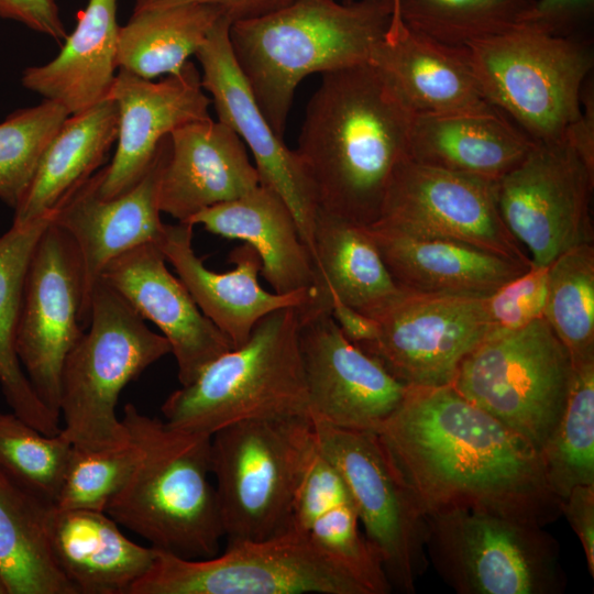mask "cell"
<instances>
[{"mask_svg":"<svg viewBox=\"0 0 594 594\" xmlns=\"http://www.w3.org/2000/svg\"><path fill=\"white\" fill-rule=\"evenodd\" d=\"M376 433L425 516L465 508L544 527L561 515L540 452L451 385L408 386Z\"/></svg>","mask_w":594,"mask_h":594,"instance_id":"1","label":"cell"},{"mask_svg":"<svg viewBox=\"0 0 594 594\" xmlns=\"http://www.w3.org/2000/svg\"><path fill=\"white\" fill-rule=\"evenodd\" d=\"M415 114L370 64L321 74L295 150L318 209L375 223Z\"/></svg>","mask_w":594,"mask_h":594,"instance_id":"2","label":"cell"},{"mask_svg":"<svg viewBox=\"0 0 594 594\" xmlns=\"http://www.w3.org/2000/svg\"><path fill=\"white\" fill-rule=\"evenodd\" d=\"M393 16L394 0H296L231 23L234 59L280 139L299 84L316 73L369 63Z\"/></svg>","mask_w":594,"mask_h":594,"instance_id":"3","label":"cell"},{"mask_svg":"<svg viewBox=\"0 0 594 594\" xmlns=\"http://www.w3.org/2000/svg\"><path fill=\"white\" fill-rule=\"evenodd\" d=\"M121 420L143 455L105 512L156 550L193 560L217 556L224 529L209 480L211 436L170 428L130 403Z\"/></svg>","mask_w":594,"mask_h":594,"instance_id":"4","label":"cell"},{"mask_svg":"<svg viewBox=\"0 0 594 594\" xmlns=\"http://www.w3.org/2000/svg\"><path fill=\"white\" fill-rule=\"evenodd\" d=\"M298 328L296 307L264 316L245 343L216 358L165 399V422L211 436L241 420L309 416Z\"/></svg>","mask_w":594,"mask_h":594,"instance_id":"5","label":"cell"},{"mask_svg":"<svg viewBox=\"0 0 594 594\" xmlns=\"http://www.w3.org/2000/svg\"><path fill=\"white\" fill-rule=\"evenodd\" d=\"M316 449L309 416L241 420L211 435L210 471L228 544L290 530L295 495Z\"/></svg>","mask_w":594,"mask_h":594,"instance_id":"6","label":"cell"},{"mask_svg":"<svg viewBox=\"0 0 594 594\" xmlns=\"http://www.w3.org/2000/svg\"><path fill=\"white\" fill-rule=\"evenodd\" d=\"M87 329L64 363L59 402L64 426L59 435L74 447L101 449L129 440L116 413L120 393L170 353V345L101 279L91 294Z\"/></svg>","mask_w":594,"mask_h":594,"instance_id":"7","label":"cell"},{"mask_svg":"<svg viewBox=\"0 0 594 594\" xmlns=\"http://www.w3.org/2000/svg\"><path fill=\"white\" fill-rule=\"evenodd\" d=\"M466 47L493 107L536 143L565 139L581 114L583 87L594 64L588 42L519 23Z\"/></svg>","mask_w":594,"mask_h":594,"instance_id":"8","label":"cell"},{"mask_svg":"<svg viewBox=\"0 0 594 594\" xmlns=\"http://www.w3.org/2000/svg\"><path fill=\"white\" fill-rule=\"evenodd\" d=\"M571 374L566 348L541 317L516 330L492 329L451 386L540 452L562 414Z\"/></svg>","mask_w":594,"mask_h":594,"instance_id":"9","label":"cell"},{"mask_svg":"<svg viewBox=\"0 0 594 594\" xmlns=\"http://www.w3.org/2000/svg\"><path fill=\"white\" fill-rule=\"evenodd\" d=\"M426 552L460 594H558L565 588L559 544L543 526L488 512L428 514Z\"/></svg>","mask_w":594,"mask_h":594,"instance_id":"10","label":"cell"},{"mask_svg":"<svg viewBox=\"0 0 594 594\" xmlns=\"http://www.w3.org/2000/svg\"><path fill=\"white\" fill-rule=\"evenodd\" d=\"M369 594L307 534L288 530L227 544L223 553L185 559L156 550L129 594Z\"/></svg>","mask_w":594,"mask_h":594,"instance_id":"11","label":"cell"},{"mask_svg":"<svg viewBox=\"0 0 594 594\" xmlns=\"http://www.w3.org/2000/svg\"><path fill=\"white\" fill-rule=\"evenodd\" d=\"M314 425L318 447L343 477L392 588L414 593L428 565L425 515L380 436Z\"/></svg>","mask_w":594,"mask_h":594,"instance_id":"12","label":"cell"},{"mask_svg":"<svg viewBox=\"0 0 594 594\" xmlns=\"http://www.w3.org/2000/svg\"><path fill=\"white\" fill-rule=\"evenodd\" d=\"M593 187L594 169L566 138L535 143L497 182L501 217L534 265L548 266L571 248L593 243Z\"/></svg>","mask_w":594,"mask_h":594,"instance_id":"13","label":"cell"},{"mask_svg":"<svg viewBox=\"0 0 594 594\" xmlns=\"http://www.w3.org/2000/svg\"><path fill=\"white\" fill-rule=\"evenodd\" d=\"M81 301L77 248L52 221L38 239L26 270L15 350L36 395L59 418L64 363L85 332Z\"/></svg>","mask_w":594,"mask_h":594,"instance_id":"14","label":"cell"},{"mask_svg":"<svg viewBox=\"0 0 594 594\" xmlns=\"http://www.w3.org/2000/svg\"><path fill=\"white\" fill-rule=\"evenodd\" d=\"M496 188L497 182L406 157L393 174L375 223L531 262L501 217Z\"/></svg>","mask_w":594,"mask_h":594,"instance_id":"15","label":"cell"},{"mask_svg":"<svg viewBox=\"0 0 594 594\" xmlns=\"http://www.w3.org/2000/svg\"><path fill=\"white\" fill-rule=\"evenodd\" d=\"M309 416L333 427L376 432L408 386L341 331L331 309L296 307Z\"/></svg>","mask_w":594,"mask_h":594,"instance_id":"16","label":"cell"},{"mask_svg":"<svg viewBox=\"0 0 594 594\" xmlns=\"http://www.w3.org/2000/svg\"><path fill=\"white\" fill-rule=\"evenodd\" d=\"M363 348L407 386L451 385L463 359L493 329L484 298L403 292Z\"/></svg>","mask_w":594,"mask_h":594,"instance_id":"17","label":"cell"},{"mask_svg":"<svg viewBox=\"0 0 594 594\" xmlns=\"http://www.w3.org/2000/svg\"><path fill=\"white\" fill-rule=\"evenodd\" d=\"M231 23L222 15L195 54L202 70L201 86L211 95L218 121L230 127L251 151L260 184L276 191L290 209L312 256L318 213L314 188L295 150L274 132L239 68L230 44Z\"/></svg>","mask_w":594,"mask_h":594,"instance_id":"18","label":"cell"},{"mask_svg":"<svg viewBox=\"0 0 594 594\" xmlns=\"http://www.w3.org/2000/svg\"><path fill=\"white\" fill-rule=\"evenodd\" d=\"M170 148L169 135L158 146L143 178L127 193L110 199L99 196L105 167L75 187L57 205L53 223L75 243L81 264L80 322L90 319L91 294L102 270L122 253L144 243H158L161 220L158 186Z\"/></svg>","mask_w":594,"mask_h":594,"instance_id":"19","label":"cell"},{"mask_svg":"<svg viewBox=\"0 0 594 594\" xmlns=\"http://www.w3.org/2000/svg\"><path fill=\"white\" fill-rule=\"evenodd\" d=\"M108 98L118 109V143L98 190L105 199L132 189L152 165L162 141L174 130L210 118L211 99L190 61L179 74L158 82L119 68Z\"/></svg>","mask_w":594,"mask_h":594,"instance_id":"20","label":"cell"},{"mask_svg":"<svg viewBox=\"0 0 594 594\" xmlns=\"http://www.w3.org/2000/svg\"><path fill=\"white\" fill-rule=\"evenodd\" d=\"M166 262L156 243H144L109 262L99 279L161 330L176 359L179 383L187 385L233 345L201 312Z\"/></svg>","mask_w":594,"mask_h":594,"instance_id":"21","label":"cell"},{"mask_svg":"<svg viewBox=\"0 0 594 594\" xmlns=\"http://www.w3.org/2000/svg\"><path fill=\"white\" fill-rule=\"evenodd\" d=\"M170 148L158 186V206L179 222L233 200L260 185L239 135L211 118L186 123L169 134Z\"/></svg>","mask_w":594,"mask_h":594,"instance_id":"22","label":"cell"},{"mask_svg":"<svg viewBox=\"0 0 594 594\" xmlns=\"http://www.w3.org/2000/svg\"><path fill=\"white\" fill-rule=\"evenodd\" d=\"M194 226L187 222L164 226L157 243L178 278L201 312L230 340L233 348L246 342L255 324L267 314L286 307H299L310 292L270 293L257 279L261 258L244 243L230 253L234 268L218 273L205 266L193 248Z\"/></svg>","mask_w":594,"mask_h":594,"instance_id":"23","label":"cell"},{"mask_svg":"<svg viewBox=\"0 0 594 594\" xmlns=\"http://www.w3.org/2000/svg\"><path fill=\"white\" fill-rule=\"evenodd\" d=\"M415 116L493 109L473 73L466 46L389 29L369 62Z\"/></svg>","mask_w":594,"mask_h":594,"instance_id":"24","label":"cell"},{"mask_svg":"<svg viewBox=\"0 0 594 594\" xmlns=\"http://www.w3.org/2000/svg\"><path fill=\"white\" fill-rule=\"evenodd\" d=\"M367 228L395 283L408 293L485 298L532 264L378 223Z\"/></svg>","mask_w":594,"mask_h":594,"instance_id":"25","label":"cell"},{"mask_svg":"<svg viewBox=\"0 0 594 594\" xmlns=\"http://www.w3.org/2000/svg\"><path fill=\"white\" fill-rule=\"evenodd\" d=\"M186 222L252 246L261 258L260 273L274 293L314 294L312 256L290 209L272 188L260 184L233 200L199 211Z\"/></svg>","mask_w":594,"mask_h":594,"instance_id":"26","label":"cell"},{"mask_svg":"<svg viewBox=\"0 0 594 594\" xmlns=\"http://www.w3.org/2000/svg\"><path fill=\"white\" fill-rule=\"evenodd\" d=\"M48 544L77 594H129L152 565L156 549L130 540L106 512L52 507Z\"/></svg>","mask_w":594,"mask_h":594,"instance_id":"27","label":"cell"},{"mask_svg":"<svg viewBox=\"0 0 594 594\" xmlns=\"http://www.w3.org/2000/svg\"><path fill=\"white\" fill-rule=\"evenodd\" d=\"M534 142L498 109L415 116L408 157L420 164L498 182Z\"/></svg>","mask_w":594,"mask_h":594,"instance_id":"28","label":"cell"},{"mask_svg":"<svg viewBox=\"0 0 594 594\" xmlns=\"http://www.w3.org/2000/svg\"><path fill=\"white\" fill-rule=\"evenodd\" d=\"M117 8L118 0H88L61 52L45 65L24 69L22 86L69 116L107 99L118 68Z\"/></svg>","mask_w":594,"mask_h":594,"instance_id":"29","label":"cell"},{"mask_svg":"<svg viewBox=\"0 0 594 594\" xmlns=\"http://www.w3.org/2000/svg\"><path fill=\"white\" fill-rule=\"evenodd\" d=\"M312 260L315 287L309 301L314 305L330 308L332 293L377 319L404 292L388 272L367 226L321 209L314 230Z\"/></svg>","mask_w":594,"mask_h":594,"instance_id":"30","label":"cell"},{"mask_svg":"<svg viewBox=\"0 0 594 594\" xmlns=\"http://www.w3.org/2000/svg\"><path fill=\"white\" fill-rule=\"evenodd\" d=\"M118 136V109L111 98L68 116L46 146L33 178L13 209V222H28L53 210L94 175Z\"/></svg>","mask_w":594,"mask_h":594,"instance_id":"31","label":"cell"},{"mask_svg":"<svg viewBox=\"0 0 594 594\" xmlns=\"http://www.w3.org/2000/svg\"><path fill=\"white\" fill-rule=\"evenodd\" d=\"M55 210L28 222H12L0 237V385L12 411L47 436L61 432V418L42 403L24 373L15 332L29 262Z\"/></svg>","mask_w":594,"mask_h":594,"instance_id":"32","label":"cell"},{"mask_svg":"<svg viewBox=\"0 0 594 594\" xmlns=\"http://www.w3.org/2000/svg\"><path fill=\"white\" fill-rule=\"evenodd\" d=\"M52 507L0 468V579L7 594H77L50 549Z\"/></svg>","mask_w":594,"mask_h":594,"instance_id":"33","label":"cell"},{"mask_svg":"<svg viewBox=\"0 0 594 594\" xmlns=\"http://www.w3.org/2000/svg\"><path fill=\"white\" fill-rule=\"evenodd\" d=\"M222 15L220 7L199 2L133 10L119 30L118 68L148 80L179 74Z\"/></svg>","mask_w":594,"mask_h":594,"instance_id":"34","label":"cell"},{"mask_svg":"<svg viewBox=\"0 0 594 594\" xmlns=\"http://www.w3.org/2000/svg\"><path fill=\"white\" fill-rule=\"evenodd\" d=\"M540 454L561 501L575 486L594 485V358L572 363L562 414Z\"/></svg>","mask_w":594,"mask_h":594,"instance_id":"35","label":"cell"},{"mask_svg":"<svg viewBox=\"0 0 594 594\" xmlns=\"http://www.w3.org/2000/svg\"><path fill=\"white\" fill-rule=\"evenodd\" d=\"M534 0H394L389 29L400 24L435 41L469 44L521 23Z\"/></svg>","mask_w":594,"mask_h":594,"instance_id":"36","label":"cell"},{"mask_svg":"<svg viewBox=\"0 0 594 594\" xmlns=\"http://www.w3.org/2000/svg\"><path fill=\"white\" fill-rule=\"evenodd\" d=\"M543 318L572 363L594 358V245L571 248L548 265Z\"/></svg>","mask_w":594,"mask_h":594,"instance_id":"37","label":"cell"},{"mask_svg":"<svg viewBox=\"0 0 594 594\" xmlns=\"http://www.w3.org/2000/svg\"><path fill=\"white\" fill-rule=\"evenodd\" d=\"M72 447L59 433L47 436L13 411H0V468L53 506L62 487Z\"/></svg>","mask_w":594,"mask_h":594,"instance_id":"38","label":"cell"},{"mask_svg":"<svg viewBox=\"0 0 594 594\" xmlns=\"http://www.w3.org/2000/svg\"><path fill=\"white\" fill-rule=\"evenodd\" d=\"M68 116L63 106L44 99L0 122V199L10 208L19 205L46 146Z\"/></svg>","mask_w":594,"mask_h":594,"instance_id":"39","label":"cell"},{"mask_svg":"<svg viewBox=\"0 0 594 594\" xmlns=\"http://www.w3.org/2000/svg\"><path fill=\"white\" fill-rule=\"evenodd\" d=\"M142 455V444L131 435L128 441L108 448L82 449L73 446L54 507L105 512Z\"/></svg>","mask_w":594,"mask_h":594,"instance_id":"40","label":"cell"},{"mask_svg":"<svg viewBox=\"0 0 594 594\" xmlns=\"http://www.w3.org/2000/svg\"><path fill=\"white\" fill-rule=\"evenodd\" d=\"M360 524L352 501L318 517L307 535L322 552L351 573L369 594H387L392 586L378 554L361 532Z\"/></svg>","mask_w":594,"mask_h":594,"instance_id":"41","label":"cell"},{"mask_svg":"<svg viewBox=\"0 0 594 594\" xmlns=\"http://www.w3.org/2000/svg\"><path fill=\"white\" fill-rule=\"evenodd\" d=\"M548 266H531L484 298L493 329L516 330L543 317Z\"/></svg>","mask_w":594,"mask_h":594,"instance_id":"42","label":"cell"},{"mask_svg":"<svg viewBox=\"0 0 594 594\" xmlns=\"http://www.w3.org/2000/svg\"><path fill=\"white\" fill-rule=\"evenodd\" d=\"M352 501L343 477L317 443L295 495L290 530L307 534L312 522L322 514Z\"/></svg>","mask_w":594,"mask_h":594,"instance_id":"43","label":"cell"},{"mask_svg":"<svg viewBox=\"0 0 594 594\" xmlns=\"http://www.w3.org/2000/svg\"><path fill=\"white\" fill-rule=\"evenodd\" d=\"M593 11L594 0H534L521 23L556 36L580 37Z\"/></svg>","mask_w":594,"mask_h":594,"instance_id":"44","label":"cell"},{"mask_svg":"<svg viewBox=\"0 0 594 594\" xmlns=\"http://www.w3.org/2000/svg\"><path fill=\"white\" fill-rule=\"evenodd\" d=\"M0 18L19 22L58 44L67 36L56 0H0Z\"/></svg>","mask_w":594,"mask_h":594,"instance_id":"45","label":"cell"},{"mask_svg":"<svg viewBox=\"0 0 594 594\" xmlns=\"http://www.w3.org/2000/svg\"><path fill=\"white\" fill-rule=\"evenodd\" d=\"M561 514L583 547L587 569L594 575V485H579L561 501Z\"/></svg>","mask_w":594,"mask_h":594,"instance_id":"46","label":"cell"},{"mask_svg":"<svg viewBox=\"0 0 594 594\" xmlns=\"http://www.w3.org/2000/svg\"><path fill=\"white\" fill-rule=\"evenodd\" d=\"M296 0H138L134 11L167 8L184 3H211L220 7L232 22L264 16L288 7Z\"/></svg>","mask_w":594,"mask_h":594,"instance_id":"47","label":"cell"},{"mask_svg":"<svg viewBox=\"0 0 594 594\" xmlns=\"http://www.w3.org/2000/svg\"><path fill=\"white\" fill-rule=\"evenodd\" d=\"M331 316L342 333L359 348L374 343L380 333L378 321L343 302L337 295L329 293Z\"/></svg>","mask_w":594,"mask_h":594,"instance_id":"48","label":"cell"},{"mask_svg":"<svg viewBox=\"0 0 594 594\" xmlns=\"http://www.w3.org/2000/svg\"><path fill=\"white\" fill-rule=\"evenodd\" d=\"M590 78L584 84L582 91V109L578 120L571 125L566 133L568 141L594 169V94Z\"/></svg>","mask_w":594,"mask_h":594,"instance_id":"49","label":"cell"},{"mask_svg":"<svg viewBox=\"0 0 594 594\" xmlns=\"http://www.w3.org/2000/svg\"><path fill=\"white\" fill-rule=\"evenodd\" d=\"M0 594H7V590H6V586L2 582V580L0 579Z\"/></svg>","mask_w":594,"mask_h":594,"instance_id":"50","label":"cell"},{"mask_svg":"<svg viewBox=\"0 0 594 594\" xmlns=\"http://www.w3.org/2000/svg\"><path fill=\"white\" fill-rule=\"evenodd\" d=\"M135 1H138V0H135Z\"/></svg>","mask_w":594,"mask_h":594,"instance_id":"51","label":"cell"}]
</instances>
